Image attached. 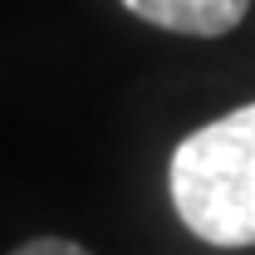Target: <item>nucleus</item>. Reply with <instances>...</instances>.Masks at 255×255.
I'll list each match as a JSON object with an SVG mask.
<instances>
[{
  "instance_id": "nucleus-1",
  "label": "nucleus",
  "mask_w": 255,
  "mask_h": 255,
  "mask_svg": "<svg viewBox=\"0 0 255 255\" xmlns=\"http://www.w3.org/2000/svg\"><path fill=\"white\" fill-rule=\"evenodd\" d=\"M172 211L196 241L255 246V103H241L177 142L167 162Z\"/></svg>"
},
{
  "instance_id": "nucleus-2",
  "label": "nucleus",
  "mask_w": 255,
  "mask_h": 255,
  "mask_svg": "<svg viewBox=\"0 0 255 255\" xmlns=\"http://www.w3.org/2000/svg\"><path fill=\"white\" fill-rule=\"evenodd\" d=\"M118 5L142 25L187 39H221L251 15V0H118Z\"/></svg>"
},
{
  "instance_id": "nucleus-3",
  "label": "nucleus",
  "mask_w": 255,
  "mask_h": 255,
  "mask_svg": "<svg viewBox=\"0 0 255 255\" xmlns=\"http://www.w3.org/2000/svg\"><path fill=\"white\" fill-rule=\"evenodd\" d=\"M10 255H94V251H84L69 236H30V241H20Z\"/></svg>"
}]
</instances>
